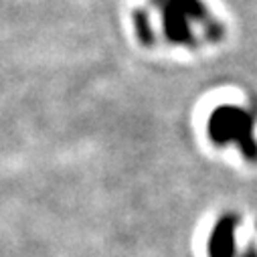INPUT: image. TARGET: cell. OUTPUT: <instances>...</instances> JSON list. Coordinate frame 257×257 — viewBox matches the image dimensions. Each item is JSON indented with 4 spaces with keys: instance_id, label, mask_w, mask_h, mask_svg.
Wrapping results in <instances>:
<instances>
[{
    "instance_id": "cell-1",
    "label": "cell",
    "mask_w": 257,
    "mask_h": 257,
    "mask_svg": "<svg viewBox=\"0 0 257 257\" xmlns=\"http://www.w3.org/2000/svg\"><path fill=\"white\" fill-rule=\"evenodd\" d=\"M209 132L215 142L219 144H225L229 140L239 142L247 158L251 160L257 158V144L253 140V119L245 109L231 105H223L215 109L209 119Z\"/></svg>"
},
{
    "instance_id": "cell-2",
    "label": "cell",
    "mask_w": 257,
    "mask_h": 257,
    "mask_svg": "<svg viewBox=\"0 0 257 257\" xmlns=\"http://www.w3.org/2000/svg\"><path fill=\"white\" fill-rule=\"evenodd\" d=\"M203 19V7L199 0H166L164 5V29L172 41L190 39V21Z\"/></svg>"
},
{
    "instance_id": "cell-3",
    "label": "cell",
    "mask_w": 257,
    "mask_h": 257,
    "mask_svg": "<svg viewBox=\"0 0 257 257\" xmlns=\"http://www.w3.org/2000/svg\"><path fill=\"white\" fill-rule=\"evenodd\" d=\"M233 231L235 219L225 217L213 231L211 239V257H233Z\"/></svg>"
}]
</instances>
